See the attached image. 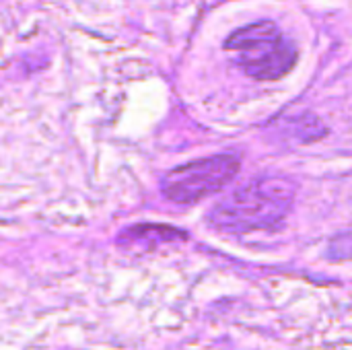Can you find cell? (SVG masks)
Returning a JSON list of instances; mask_svg holds the SVG:
<instances>
[{"label": "cell", "instance_id": "2", "mask_svg": "<svg viewBox=\"0 0 352 350\" xmlns=\"http://www.w3.org/2000/svg\"><path fill=\"white\" fill-rule=\"evenodd\" d=\"M225 50L231 54L233 62L256 80H278L291 72L297 62V45L285 37L272 21L250 23L233 31Z\"/></svg>", "mask_w": 352, "mask_h": 350}, {"label": "cell", "instance_id": "1", "mask_svg": "<svg viewBox=\"0 0 352 350\" xmlns=\"http://www.w3.org/2000/svg\"><path fill=\"white\" fill-rule=\"evenodd\" d=\"M295 192L297 186L287 177H258L223 198L210 210L208 221L225 233L272 229L289 215Z\"/></svg>", "mask_w": 352, "mask_h": 350}, {"label": "cell", "instance_id": "3", "mask_svg": "<svg viewBox=\"0 0 352 350\" xmlns=\"http://www.w3.org/2000/svg\"><path fill=\"white\" fill-rule=\"evenodd\" d=\"M239 173L235 155H214L179 165L163 175L161 192L175 204H194L206 196L221 192Z\"/></svg>", "mask_w": 352, "mask_h": 350}, {"label": "cell", "instance_id": "4", "mask_svg": "<svg viewBox=\"0 0 352 350\" xmlns=\"http://www.w3.org/2000/svg\"><path fill=\"white\" fill-rule=\"evenodd\" d=\"M188 235L182 229L169 227V225H153V223H140L134 227L124 229L118 235L120 245H144L146 250H153L161 243H173L184 241Z\"/></svg>", "mask_w": 352, "mask_h": 350}]
</instances>
